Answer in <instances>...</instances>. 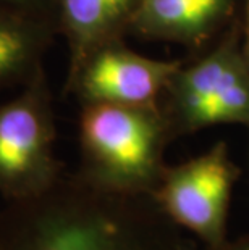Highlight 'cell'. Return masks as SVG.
I'll use <instances>...</instances> for the list:
<instances>
[{
  "mask_svg": "<svg viewBox=\"0 0 249 250\" xmlns=\"http://www.w3.org/2000/svg\"><path fill=\"white\" fill-rule=\"evenodd\" d=\"M144 195L97 189L81 178L31 199L5 202L0 250H198Z\"/></svg>",
  "mask_w": 249,
  "mask_h": 250,
  "instance_id": "6da1fadb",
  "label": "cell"
},
{
  "mask_svg": "<svg viewBox=\"0 0 249 250\" xmlns=\"http://www.w3.org/2000/svg\"><path fill=\"white\" fill-rule=\"evenodd\" d=\"M83 171L97 189L123 195L152 194L160 169L162 129L147 107L88 104L79 120Z\"/></svg>",
  "mask_w": 249,
  "mask_h": 250,
  "instance_id": "7a4b0ae2",
  "label": "cell"
},
{
  "mask_svg": "<svg viewBox=\"0 0 249 250\" xmlns=\"http://www.w3.org/2000/svg\"><path fill=\"white\" fill-rule=\"evenodd\" d=\"M54 144L52 95L39 66L15 97L0 104V195L5 202L39 195L62 178Z\"/></svg>",
  "mask_w": 249,
  "mask_h": 250,
  "instance_id": "3957f363",
  "label": "cell"
},
{
  "mask_svg": "<svg viewBox=\"0 0 249 250\" xmlns=\"http://www.w3.org/2000/svg\"><path fill=\"white\" fill-rule=\"evenodd\" d=\"M236 173L226 147L219 144L204 155L163 173L151 197L173 225L191 232L201 246H217L226 239Z\"/></svg>",
  "mask_w": 249,
  "mask_h": 250,
  "instance_id": "277c9868",
  "label": "cell"
},
{
  "mask_svg": "<svg viewBox=\"0 0 249 250\" xmlns=\"http://www.w3.org/2000/svg\"><path fill=\"white\" fill-rule=\"evenodd\" d=\"M170 73L165 63L110 44L88 58L71 84L88 104L147 107Z\"/></svg>",
  "mask_w": 249,
  "mask_h": 250,
  "instance_id": "5b68a950",
  "label": "cell"
},
{
  "mask_svg": "<svg viewBox=\"0 0 249 250\" xmlns=\"http://www.w3.org/2000/svg\"><path fill=\"white\" fill-rule=\"evenodd\" d=\"M141 0H58V24L71 49L70 83L94 52L115 44Z\"/></svg>",
  "mask_w": 249,
  "mask_h": 250,
  "instance_id": "8992f818",
  "label": "cell"
},
{
  "mask_svg": "<svg viewBox=\"0 0 249 250\" xmlns=\"http://www.w3.org/2000/svg\"><path fill=\"white\" fill-rule=\"evenodd\" d=\"M55 21L0 8V90L23 86L42 66Z\"/></svg>",
  "mask_w": 249,
  "mask_h": 250,
  "instance_id": "52a82bcc",
  "label": "cell"
},
{
  "mask_svg": "<svg viewBox=\"0 0 249 250\" xmlns=\"http://www.w3.org/2000/svg\"><path fill=\"white\" fill-rule=\"evenodd\" d=\"M214 13V8L196 0H141L135 20L144 29L184 31L199 28Z\"/></svg>",
  "mask_w": 249,
  "mask_h": 250,
  "instance_id": "ba28073f",
  "label": "cell"
},
{
  "mask_svg": "<svg viewBox=\"0 0 249 250\" xmlns=\"http://www.w3.org/2000/svg\"><path fill=\"white\" fill-rule=\"evenodd\" d=\"M188 118L194 125L249 120V83L245 76L228 83L188 113Z\"/></svg>",
  "mask_w": 249,
  "mask_h": 250,
  "instance_id": "9c48e42d",
  "label": "cell"
},
{
  "mask_svg": "<svg viewBox=\"0 0 249 250\" xmlns=\"http://www.w3.org/2000/svg\"><path fill=\"white\" fill-rule=\"evenodd\" d=\"M241 76V71L224 57L210 58V60L201 63L199 66L193 68L186 74L183 83L186 115L191 113L199 104H203L219 89Z\"/></svg>",
  "mask_w": 249,
  "mask_h": 250,
  "instance_id": "30bf717a",
  "label": "cell"
},
{
  "mask_svg": "<svg viewBox=\"0 0 249 250\" xmlns=\"http://www.w3.org/2000/svg\"><path fill=\"white\" fill-rule=\"evenodd\" d=\"M0 8L50 20L58 24V0H0Z\"/></svg>",
  "mask_w": 249,
  "mask_h": 250,
  "instance_id": "8fae6325",
  "label": "cell"
},
{
  "mask_svg": "<svg viewBox=\"0 0 249 250\" xmlns=\"http://www.w3.org/2000/svg\"><path fill=\"white\" fill-rule=\"evenodd\" d=\"M198 250H249V234L233 239V241L225 239L224 242L217 244V246H199Z\"/></svg>",
  "mask_w": 249,
  "mask_h": 250,
  "instance_id": "7c38bea8",
  "label": "cell"
},
{
  "mask_svg": "<svg viewBox=\"0 0 249 250\" xmlns=\"http://www.w3.org/2000/svg\"><path fill=\"white\" fill-rule=\"evenodd\" d=\"M196 2L203 3V5H207V7L214 8V10H217V8H219V3H220V0H196Z\"/></svg>",
  "mask_w": 249,
  "mask_h": 250,
  "instance_id": "4fadbf2b",
  "label": "cell"
},
{
  "mask_svg": "<svg viewBox=\"0 0 249 250\" xmlns=\"http://www.w3.org/2000/svg\"><path fill=\"white\" fill-rule=\"evenodd\" d=\"M248 34H249V29H248Z\"/></svg>",
  "mask_w": 249,
  "mask_h": 250,
  "instance_id": "5bb4252c",
  "label": "cell"
}]
</instances>
